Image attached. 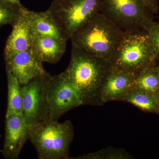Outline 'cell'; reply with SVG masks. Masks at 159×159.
<instances>
[{
  "label": "cell",
  "mask_w": 159,
  "mask_h": 159,
  "mask_svg": "<svg viewBox=\"0 0 159 159\" xmlns=\"http://www.w3.org/2000/svg\"><path fill=\"white\" fill-rule=\"evenodd\" d=\"M110 68L109 61L72 44L70 63L61 74L77 91L82 105L101 106V89Z\"/></svg>",
  "instance_id": "cell-1"
},
{
  "label": "cell",
  "mask_w": 159,
  "mask_h": 159,
  "mask_svg": "<svg viewBox=\"0 0 159 159\" xmlns=\"http://www.w3.org/2000/svg\"><path fill=\"white\" fill-rule=\"evenodd\" d=\"M124 34L99 12L76 31L70 40L74 45L109 61Z\"/></svg>",
  "instance_id": "cell-2"
},
{
  "label": "cell",
  "mask_w": 159,
  "mask_h": 159,
  "mask_svg": "<svg viewBox=\"0 0 159 159\" xmlns=\"http://www.w3.org/2000/svg\"><path fill=\"white\" fill-rule=\"evenodd\" d=\"M29 134L39 159L70 158L69 150L74 133L70 120L61 123L57 119H47L29 126Z\"/></svg>",
  "instance_id": "cell-3"
},
{
  "label": "cell",
  "mask_w": 159,
  "mask_h": 159,
  "mask_svg": "<svg viewBox=\"0 0 159 159\" xmlns=\"http://www.w3.org/2000/svg\"><path fill=\"white\" fill-rule=\"evenodd\" d=\"M156 54L145 30L124 32L109 62L111 68L135 75L157 65Z\"/></svg>",
  "instance_id": "cell-4"
},
{
  "label": "cell",
  "mask_w": 159,
  "mask_h": 159,
  "mask_svg": "<svg viewBox=\"0 0 159 159\" xmlns=\"http://www.w3.org/2000/svg\"><path fill=\"white\" fill-rule=\"evenodd\" d=\"M101 0H53L48 10L70 40L72 35L100 12Z\"/></svg>",
  "instance_id": "cell-5"
},
{
  "label": "cell",
  "mask_w": 159,
  "mask_h": 159,
  "mask_svg": "<svg viewBox=\"0 0 159 159\" xmlns=\"http://www.w3.org/2000/svg\"><path fill=\"white\" fill-rule=\"evenodd\" d=\"M100 12L124 32L143 30L152 12L142 0H101Z\"/></svg>",
  "instance_id": "cell-6"
},
{
  "label": "cell",
  "mask_w": 159,
  "mask_h": 159,
  "mask_svg": "<svg viewBox=\"0 0 159 159\" xmlns=\"http://www.w3.org/2000/svg\"><path fill=\"white\" fill-rule=\"evenodd\" d=\"M50 75L48 73L21 86L23 115L28 126L50 119L47 98V81Z\"/></svg>",
  "instance_id": "cell-7"
},
{
  "label": "cell",
  "mask_w": 159,
  "mask_h": 159,
  "mask_svg": "<svg viewBox=\"0 0 159 159\" xmlns=\"http://www.w3.org/2000/svg\"><path fill=\"white\" fill-rule=\"evenodd\" d=\"M50 119H57L72 109L82 105L77 91L61 73L50 75L47 84Z\"/></svg>",
  "instance_id": "cell-8"
},
{
  "label": "cell",
  "mask_w": 159,
  "mask_h": 159,
  "mask_svg": "<svg viewBox=\"0 0 159 159\" xmlns=\"http://www.w3.org/2000/svg\"><path fill=\"white\" fill-rule=\"evenodd\" d=\"M3 157L7 159H18L24 145L29 140V126L23 114L6 116Z\"/></svg>",
  "instance_id": "cell-9"
},
{
  "label": "cell",
  "mask_w": 159,
  "mask_h": 159,
  "mask_svg": "<svg viewBox=\"0 0 159 159\" xmlns=\"http://www.w3.org/2000/svg\"><path fill=\"white\" fill-rule=\"evenodd\" d=\"M5 63L6 68L17 78L21 85L48 74L44 68L43 62L34 57L31 49L15 54Z\"/></svg>",
  "instance_id": "cell-10"
},
{
  "label": "cell",
  "mask_w": 159,
  "mask_h": 159,
  "mask_svg": "<svg viewBox=\"0 0 159 159\" xmlns=\"http://www.w3.org/2000/svg\"><path fill=\"white\" fill-rule=\"evenodd\" d=\"M4 51L5 61L19 52L30 50L34 36L29 21V10L25 8L20 16L13 24Z\"/></svg>",
  "instance_id": "cell-11"
},
{
  "label": "cell",
  "mask_w": 159,
  "mask_h": 159,
  "mask_svg": "<svg viewBox=\"0 0 159 159\" xmlns=\"http://www.w3.org/2000/svg\"><path fill=\"white\" fill-rule=\"evenodd\" d=\"M134 75L111 68L106 77L101 92L102 105L110 101H122L131 88Z\"/></svg>",
  "instance_id": "cell-12"
},
{
  "label": "cell",
  "mask_w": 159,
  "mask_h": 159,
  "mask_svg": "<svg viewBox=\"0 0 159 159\" xmlns=\"http://www.w3.org/2000/svg\"><path fill=\"white\" fill-rule=\"evenodd\" d=\"M29 21L34 37L52 38L66 42L69 40L48 9L40 12L29 10Z\"/></svg>",
  "instance_id": "cell-13"
},
{
  "label": "cell",
  "mask_w": 159,
  "mask_h": 159,
  "mask_svg": "<svg viewBox=\"0 0 159 159\" xmlns=\"http://www.w3.org/2000/svg\"><path fill=\"white\" fill-rule=\"evenodd\" d=\"M67 42L50 37H34L31 48L34 57L43 62L55 64L66 51Z\"/></svg>",
  "instance_id": "cell-14"
},
{
  "label": "cell",
  "mask_w": 159,
  "mask_h": 159,
  "mask_svg": "<svg viewBox=\"0 0 159 159\" xmlns=\"http://www.w3.org/2000/svg\"><path fill=\"white\" fill-rule=\"evenodd\" d=\"M8 83V99L6 116L23 114L21 85L17 78L6 68Z\"/></svg>",
  "instance_id": "cell-15"
},
{
  "label": "cell",
  "mask_w": 159,
  "mask_h": 159,
  "mask_svg": "<svg viewBox=\"0 0 159 159\" xmlns=\"http://www.w3.org/2000/svg\"><path fill=\"white\" fill-rule=\"evenodd\" d=\"M122 101L129 102L143 111L157 114L154 94L131 88Z\"/></svg>",
  "instance_id": "cell-16"
},
{
  "label": "cell",
  "mask_w": 159,
  "mask_h": 159,
  "mask_svg": "<svg viewBox=\"0 0 159 159\" xmlns=\"http://www.w3.org/2000/svg\"><path fill=\"white\" fill-rule=\"evenodd\" d=\"M155 67L145 69L136 74L131 88L155 93L159 89V77Z\"/></svg>",
  "instance_id": "cell-17"
},
{
  "label": "cell",
  "mask_w": 159,
  "mask_h": 159,
  "mask_svg": "<svg viewBox=\"0 0 159 159\" xmlns=\"http://www.w3.org/2000/svg\"><path fill=\"white\" fill-rule=\"evenodd\" d=\"M25 7L22 5L0 0V28L6 25H13L20 16Z\"/></svg>",
  "instance_id": "cell-18"
},
{
  "label": "cell",
  "mask_w": 159,
  "mask_h": 159,
  "mask_svg": "<svg viewBox=\"0 0 159 159\" xmlns=\"http://www.w3.org/2000/svg\"><path fill=\"white\" fill-rule=\"evenodd\" d=\"M131 156L123 149L108 147L96 152L80 156L75 159H127Z\"/></svg>",
  "instance_id": "cell-19"
},
{
  "label": "cell",
  "mask_w": 159,
  "mask_h": 159,
  "mask_svg": "<svg viewBox=\"0 0 159 159\" xmlns=\"http://www.w3.org/2000/svg\"><path fill=\"white\" fill-rule=\"evenodd\" d=\"M143 29L150 37L156 54L157 60L159 61V23L151 19L146 21Z\"/></svg>",
  "instance_id": "cell-20"
},
{
  "label": "cell",
  "mask_w": 159,
  "mask_h": 159,
  "mask_svg": "<svg viewBox=\"0 0 159 159\" xmlns=\"http://www.w3.org/2000/svg\"><path fill=\"white\" fill-rule=\"evenodd\" d=\"M151 11L156 14L159 11V0H142Z\"/></svg>",
  "instance_id": "cell-21"
},
{
  "label": "cell",
  "mask_w": 159,
  "mask_h": 159,
  "mask_svg": "<svg viewBox=\"0 0 159 159\" xmlns=\"http://www.w3.org/2000/svg\"><path fill=\"white\" fill-rule=\"evenodd\" d=\"M154 96L155 98L156 102L157 109V114L159 115V89L154 94Z\"/></svg>",
  "instance_id": "cell-22"
},
{
  "label": "cell",
  "mask_w": 159,
  "mask_h": 159,
  "mask_svg": "<svg viewBox=\"0 0 159 159\" xmlns=\"http://www.w3.org/2000/svg\"><path fill=\"white\" fill-rule=\"evenodd\" d=\"M10 2L15 3V4H18V5H22L20 2V0H6Z\"/></svg>",
  "instance_id": "cell-23"
},
{
  "label": "cell",
  "mask_w": 159,
  "mask_h": 159,
  "mask_svg": "<svg viewBox=\"0 0 159 159\" xmlns=\"http://www.w3.org/2000/svg\"><path fill=\"white\" fill-rule=\"evenodd\" d=\"M155 69L157 71V74L159 77V63L158 65H157L156 66Z\"/></svg>",
  "instance_id": "cell-24"
}]
</instances>
